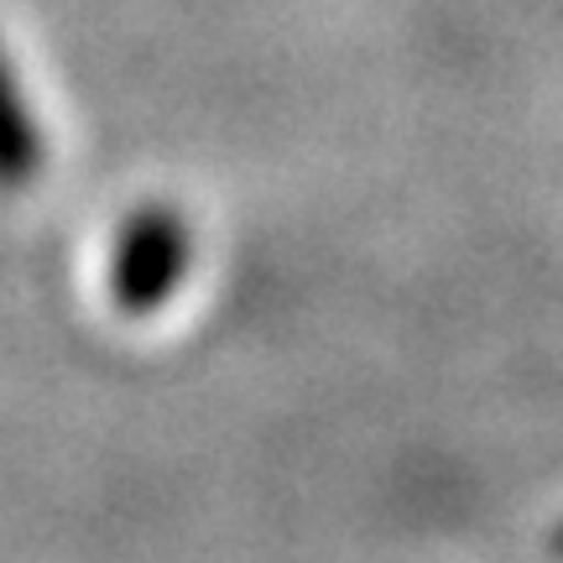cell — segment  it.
<instances>
[{
    "label": "cell",
    "instance_id": "obj_1",
    "mask_svg": "<svg viewBox=\"0 0 563 563\" xmlns=\"http://www.w3.org/2000/svg\"><path fill=\"white\" fill-rule=\"evenodd\" d=\"M194 262V230L173 203H141L110 245V298L125 319H146L173 298Z\"/></svg>",
    "mask_w": 563,
    "mask_h": 563
},
{
    "label": "cell",
    "instance_id": "obj_2",
    "mask_svg": "<svg viewBox=\"0 0 563 563\" xmlns=\"http://www.w3.org/2000/svg\"><path fill=\"white\" fill-rule=\"evenodd\" d=\"M42 162H47V136L32 121L26 95L16 84V68H11V53L0 42V188L5 194L26 188L42 173Z\"/></svg>",
    "mask_w": 563,
    "mask_h": 563
},
{
    "label": "cell",
    "instance_id": "obj_3",
    "mask_svg": "<svg viewBox=\"0 0 563 563\" xmlns=\"http://www.w3.org/2000/svg\"><path fill=\"white\" fill-rule=\"evenodd\" d=\"M548 548H553V553H563V527L553 532V538H548Z\"/></svg>",
    "mask_w": 563,
    "mask_h": 563
}]
</instances>
